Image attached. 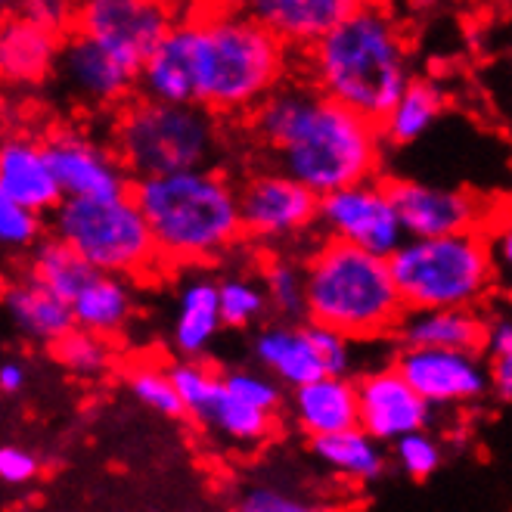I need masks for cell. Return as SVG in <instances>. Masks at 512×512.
<instances>
[{"label":"cell","mask_w":512,"mask_h":512,"mask_svg":"<svg viewBox=\"0 0 512 512\" xmlns=\"http://www.w3.org/2000/svg\"><path fill=\"white\" fill-rule=\"evenodd\" d=\"M252 131L317 199L373 180L382 162L379 128L308 84L270 90L252 112Z\"/></svg>","instance_id":"cell-1"},{"label":"cell","mask_w":512,"mask_h":512,"mask_svg":"<svg viewBox=\"0 0 512 512\" xmlns=\"http://www.w3.org/2000/svg\"><path fill=\"white\" fill-rule=\"evenodd\" d=\"M193 103L208 112L255 109L283 84L289 50L246 10H215L180 19Z\"/></svg>","instance_id":"cell-2"},{"label":"cell","mask_w":512,"mask_h":512,"mask_svg":"<svg viewBox=\"0 0 512 512\" xmlns=\"http://www.w3.org/2000/svg\"><path fill=\"white\" fill-rule=\"evenodd\" d=\"M317 90L348 112L379 125L413 81L407 41L395 16L354 4L348 16L311 47Z\"/></svg>","instance_id":"cell-3"},{"label":"cell","mask_w":512,"mask_h":512,"mask_svg":"<svg viewBox=\"0 0 512 512\" xmlns=\"http://www.w3.org/2000/svg\"><path fill=\"white\" fill-rule=\"evenodd\" d=\"M131 199L165 261H208L243 236L236 190L212 168L143 177L131 187Z\"/></svg>","instance_id":"cell-4"},{"label":"cell","mask_w":512,"mask_h":512,"mask_svg":"<svg viewBox=\"0 0 512 512\" xmlns=\"http://www.w3.org/2000/svg\"><path fill=\"white\" fill-rule=\"evenodd\" d=\"M305 317L333 333L367 342L398 329L404 308L388 274V261L351 249L339 239L320 243L301 264Z\"/></svg>","instance_id":"cell-5"},{"label":"cell","mask_w":512,"mask_h":512,"mask_svg":"<svg viewBox=\"0 0 512 512\" xmlns=\"http://www.w3.org/2000/svg\"><path fill=\"white\" fill-rule=\"evenodd\" d=\"M488 233L404 239L388 258V274L404 314L472 311L494 283Z\"/></svg>","instance_id":"cell-6"},{"label":"cell","mask_w":512,"mask_h":512,"mask_svg":"<svg viewBox=\"0 0 512 512\" xmlns=\"http://www.w3.org/2000/svg\"><path fill=\"white\" fill-rule=\"evenodd\" d=\"M218 143L215 115L196 103L165 106L140 100L115 125V159L137 180L199 171L212 162Z\"/></svg>","instance_id":"cell-7"},{"label":"cell","mask_w":512,"mask_h":512,"mask_svg":"<svg viewBox=\"0 0 512 512\" xmlns=\"http://www.w3.org/2000/svg\"><path fill=\"white\" fill-rule=\"evenodd\" d=\"M53 239L72 249L94 274L137 277L159 261L153 236L128 196L63 199L53 208Z\"/></svg>","instance_id":"cell-8"},{"label":"cell","mask_w":512,"mask_h":512,"mask_svg":"<svg viewBox=\"0 0 512 512\" xmlns=\"http://www.w3.org/2000/svg\"><path fill=\"white\" fill-rule=\"evenodd\" d=\"M317 224L329 230V236L339 239V243L360 249L376 258H391L401 243H404V230L398 221L395 205L385 190L382 180H364V184H354L345 190H336L329 196L317 199Z\"/></svg>","instance_id":"cell-9"},{"label":"cell","mask_w":512,"mask_h":512,"mask_svg":"<svg viewBox=\"0 0 512 512\" xmlns=\"http://www.w3.org/2000/svg\"><path fill=\"white\" fill-rule=\"evenodd\" d=\"M385 190L407 239L485 233V224L491 221V205L463 187H438L423 184V180H388Z\"/></svg>","instance_id":"cell-10"},{"label":"cell","mask_w":512,"mask_h":512,"mask_svg":"<svg viewBox=\"0 0 512 512\" xmlns=\"http://www.w3.org/2000/svg\"><path fill=\"white\" fill-rule=\"evenodd\" d=\"M72 22L78 28L75 35H84L143 66L149 53L171 32L174 16L168 7L146 4V0H90L75 10Z\"/></svg>","instance_id":"cell-11"},{"label":"cell","mask_w":512,"mask_h":512,"mask_svg":"<svg viewBox=\"0 0 512 512\" xmlns=\"http://www.w3.org/2000/svg\"><path fill=\"white\" fill-rule=\"evenodd\" d=\"M44 156L63 199H118L131 193V174L115 159V153L84 134H53L44 143Z\"/></svg>","instance_id":"cell-12"},{"label":"cell","mask_w":512,"mask_h":512,"mask_svg":"<svg viewBox=\"0 0 512 512\" xmlns=\"http://www.w3.org/2000/svg\"><path fill=\"white\" fill-rule=\"evenodd\" d=\"M239 224L255 239H289L317 224V196L283 171L255 174L236 190Z\"/></svg>","instance_id":"cell-13"},{"label":"cell","mask_w":512,"mask_h":512,"mask_svg":"<svg viewBox=\"0 0 512 512\" xmlns=\"http://www.w3.org/2000/svg\"><path fill=\"white\" fill-rule=\"evenodd\" d=\"M395 373L413 388L416 398H423L429 407H450L469 404L485 398L488 367L481 354H460V351H416L404 348L395 360Z\"/></svg>","instance_id":"cell-14"},{"label":"cell","mask_w":512,"mask_h":512,"mask_svg":"<svg viewBox=\"0 0 512 512\" xmlns=\"http://www.w3.org/2000/svg\"><path fill=\"white\" fill-rule=\"evenodd\" d=\"M357 388V429L376 444H395L404 435L429 432L432 407L413 395V388L391 370L367 373Z\"/></svg>","instance_id":"cell-15"},{"label":"cell","mask_w":512,"mask_h":512,"mask_svg":"<svg viewBox=\"0 0 512 512\" xmlns=\"http://www.w3.org/2000/svg\"><path fill=\"white\" fill-rule=\"evenodd\" d=\"M56 69L72 94L90 103H115L128 97L140 75V66L131 63L128 56L115 53L84 35H72L66 38V44H59Z\"/></svg>","instance_id":"cell-16"},{"label":"cell","mask_w":512,"mask_h":512,"mask_svg":"<svg viewBox=\"0 0 512 512\" xmlns=\"http://www.w3.org/2000/svg\"><path fill=\"white\" fill-rule=\"evenodd\" d=\"M0 190L35 218L50 215L63 202L44 156V143H35L32 137H10L0 143Z\"/></svg>","instance_id":"cell-17"},{"label":"cell","mask_w":512,"mask_h":512,"mask_svg":"<svg viewBox=\"0 0 512 512\" xmlns=\"http://www.w3.org/2000/svg\"><path fill=\"white\" fill-rule=\"evenodd\" d=\"M351 0H258L246 13L283 47H314L348 16Z\"/></svg>","instance_id":"cell-18"},{"label":"cell","mask_w":512,"mask_h":512,"mask_svg":"<svg viewBox=\"0 0 512 512\" xmlns=\"http://www.w3.org/2000/svg\"><path fill=\"white\" fill-rule=\"evenodd\" d=\"M292 416L308 438H323L357 429V388L342 376H320L295 388Z\"/></svg>","instance_id":"cell-19"},{"label":"cell","mask_w":512,"mask_h":512,"mask_svg":"<svg viewBox=\"0 0 512 512\" xmlns=\"http://www.w3.org/2000/svg\"><path fill=\"white\" fill-rule=\"evenodd\" d=\"M59 35L28 22L25 16H10L0 22V78L10 84H38L56 69Z\"/></svg>","instance_id":"cell-20"},{"label":"cell","mask_w":512,"mask_h":512,"mask_svg":"<svg viewBox=\"0 0 512 512\" xmlns=\"http://www.w3.org/2000/svg\"><path fill=\"white\" fill-rule=\"evenodd\" d=\"M485 326L488 323L475 311H416L401 317L398 336L404 348H416V351L481 354Z\"/></svg>","instance_id":"cell-21"},{"label":"cell","mask_w":512,"mask_h":512,"mask_svg":"<svg viewBox=\"0 0 512 512\" xmlns=\"http://www.w3.org/2000/svg\"><path fill=\"white\" fill-rule=\"evenodd\" d=\"M255 360L274 373V382L289 385V388H301L308 382H317L323 376L320 360L305 336V326L298 323H274L264 326L255 336Z\"/></svg>","instance_id":"cell-22"},{"label":"cell","mask_w":512,"mask_h":512,"mask_svg":"<svg viewBox=\"0 0 512 512\" xmlns=\"http://www.w3.org/2000/svg\"><path fill=\"white\" fill-rule=\"evenodd\" d=\"M140 90L143 100L149 103H165V106H190L193 103V78L187 66V50H184V35L174 19L171 32L165 41L149 53V59L140 66Z\"/></svg>","instance_id":"cell-23"},{"label":"cell","mask_w":512,"mask_h":512,"mask_svg":"<svg viewBox=\"0 0 512 512\" xmlns=\"http://www.w3.org/2000/svg\"><path fill=\"white\" fill-rule=\"evenodd\" d=\"M69 311H72L75 329H84V333H94L100 339L112 336L131 317V289L118 277L94 274L84 283V289L72 298Z\"/></svg>","instance_id":"cell-24"},{"label":"cell","mask_w":512,"mask_h":512,"mask_svg":"<svg viewBox=\"0 0 512 512\" xmlns=\"http://www.w3.org/2000/svg\"><path fill=\"white\" fill-rule=\"evenodd\" d=\"M441 112H444V90L429 78H413L376 128L382 143L410 146L438 122Z\"/></svg>","instance_id":"cell-25"},{"label":"cell","mask_w":512,"mask_h":512,"mask_svg":"<svg viewBox=\"0 0 512 512\" xmlns=\"http://www.w3.org/2000/svg\"><path fill=\"white\" fill-rule=\"evenodd\" d=\"M221 329L218 317V280L193 277L180 292V314L174 323V348L184 357H199L215 342Z\"/></svg>","instance_id":"cell-26"},{"label":"cell","mask_w":512,"mask_h":512,"mask_svg":"<svg viewBox=\"0 0 512 512\" xmlns=\"http://www.w3.org/2000/svg\"><path fill=\"white\" fill-rule=\"evenodd\" d=\"M4 308L25 336L47 342V345H53L56 339H63L69 329H75L66 301H59L56 295H50L32 280L10 286L4 295Z\"/></svg>","instance_id":"cell-27"},{"label":"cell","mask_w":512,"mask_h":512,"mask_svg":"<svg viewBox=\"0 0 512 512\" xmlns=\"http://www.w3.org/2000/svg\"><path fill=\"white\" fill-rule=\"evenodd\" d=\"M311 450H314V457L326 469H333L342 478L360 481V485L376 481L385 472V450H382V444H376L370 435H364L360 429L311 438Z\"/></svg>","instance_id":"cell-28"},{"label":"cell","mask_w":512,"mask_h":512,"mask_svg":"<svg viewBox=\"0 0 512 512\" xmlns=\"http://www.w3.org/2000/svg\"><path fill=\"white\" fill-rule=\"evenodd\" d=\"M94 277L90 270L72 249H66L59 239H38L32 252V283L56 295L59 301L72 305V298L84 289V283Z\"/></svg>","instance_id":"cell-29"},{"label":"cell","mask_w":512,"mask_h":512,"mask_svg":"<svg viewBox=\"0 0 512 512\" xmlns=\"http://www.w3.org/2000/svg\"><path fill=\"white\" fill-rule=\"evenodd\" d=\"M199 423H205L208 429L221 432L224 438L230 441H243V444H255L261 438L270 435V429H274V416H267L243 401L230 398L224 385L212 395V401H208L202 407V413L196 416Z\"/></svg>","instance_id":"cell-30"},{"label":"cell","mask_w":512,"mask_h":512,"mask_svg":"<svg viewBox=\"0 0 512 512\" xmlns=\"http://www.w3.org/2000/svg\"><path fill=\"white\" fill-rule=\"evenodd\" d=\"M267 311V298L258 280L252 277H224L218 280V317L221 326H233L243 329L249 323H255L261 314Z\"/></svg>","instance_id":"cell-31"},{"label":"cell","mask_w":512,"mask_h":512,"mask_svg":"<svg viewBox=\"0 0 512 512\" xmlns=\"http://www.w3.org/2000/svg\"><path fill=\"white\" fill-rule=\"evenodd\" d=\"M53 357L75 376H100L109 367V345L106 339L84 333V329H69L63 339L53 342Z\"/></svg>","instance_id":"cell-32"},{"label":"cell","mask_w":512,"mask_h":512,"mask_svg":"<svg viewBox=\"0 0 512 512\" xmlns=\"http://www.w3.org/2000/svg\"><path fill=\"white\" fill-rule=\"evenodd\" d=\"M264 298L267 308H274L280 317L295 320L305 317V277H301V267L292 261H274L264 270Z\"/></svg>","instance_id":"cell-33"},{"label":"cell","mask_w":512,"mask_h":512,"mask_svg":"<svg viewBox=\"0 0 512 512\" xmlns=\"http://www.w3.org/2000/svg\"><path fill=\"white\" fill-rule=\"evenodd\" d=\"M168 379H171V388H174L180 407H184V413H190V416H199L202 407L212 401V395L221 388V376L212 373L208 367H202V364H196V360L174 364Z\"/></svg>","instance_id":"cell-34"},{"label":"cell","mask_w":512,"mask_h":512,"mask_svg":"<svg viewBox=\"0 0 512 512\" xmlns=\"http://www.w3.org/2000/svg\"><path fill=\"white\" fill-rule=\"evenodd\" d=\"M221 385L230 398L243 401L267 416H274L280 401H283V391L274 379H267L261 373H252V370H233L227 376H221Z\"/></svg>","instance_id":"cell-35"},{"label":"cell","mask_w":512,"mask_h":512,"mask_svg":"<svg viewBox=\"0 0 512 512\" xmlns=\"http://www.w3.org/2000/svg\"><path fill=\"white\" fill-rule=\"evenodd\" d=\"M128 388L134 391V398L143 407L156 410L162 416H180V413H184V407H180L174 388H171L168 373H162L156 367H137V370H131L128 373Z\"/></svg>","instance_id":"cell-36"},{"label":"cell","mask_w":512,"mask_h":512,"mask_svg":"<svg viewBox=\"0 0 512 512\" xmlns=\"http://www.w3.org/2000/svg\"><path fill=\"white\" fill-rule=\"evenodd\" d=\"M305 336L320 360L323 376H342L348 379L351 367H354V342L333 333V329L317 326V323H305Z\"/></svg>","instance_id":"cell-37"},{"label":"cell","mask_w":512,"mask_h":512,"mask_svg":"<svg viewBox=\"0 0 512 512\" xmlns=\"http://www.w3.org/2000/svg\"><path fill=\"white\" fill-rule=\"evenodd\" d=\"M395 463L410 478H429L441 469V447L432 432H413L395 441Z\"/></svg>","instance_id":"cell-38"},{"label":"cell","mask_w":512,"mask_h":512,"mask_svg":"<svg viewBox=\"0 0 512 512\" xmlns=\"http://www.w3.org/2000/svg\"><path fill=\"white\" fill-rule=\"evenodd\" d=\"M38 236H41V218L19 208L4 190H0V246L25 249V246H35Z\"/></svg>","instance_id":"cell-39"},{"label":"cell","mask_w":512,"mask_h":512,"mask_svg":"<svg viewBox=\"0 0 512 512\" xmlns=\"http://www.w3.org/2000/svg\"><path fill=\"white\" fill-rule=\"evenodd\" d=\"M239 512H326V509L301 497H289L277 488H252L243 497V503H239Z\"/></svg>","instance_id":"cell-40"},{"label":"cell","mask_w":512,"mask_h":512,"mask_svg":"<svg viewBox=\"0 0 512 512\" xmlns=\"http://www.w3.org/2000/svg\"><path fill=\"white\" fill-rule=\"evenodd\" d=\"M41 463L35 454H28L22 447H0V478L10 485H25L38 475Z\"/></svg>","instance_id":"cell-41"},{"label":"cell","mask_w":512,"mask_h":512,"mask_svg":"<svg viewBox=\"0 0 512 512\" xmlns=\"http://www.w3.org/2000/svg\"><path fill=\"white\" fill-rule=\"evenodd\" d=\"M22 16L28 22L47 28V32H53V35H59V28H66L72 22V13L63 4H28Z\"/></svg>","instance_id":"cell-42"},{"label":"cell","mask_w":512,"mask_h":512,"mask_svg":"<svg viewBox=\"0 0 512 512\" xmlns=\"http://www.w3.org/2000/svg\"><path fill=\"white\" fill-rule=\"evenodd\" d=\"M491 360H503V357H512V323L509 317H497L494 323L485 326V345Z\"/></svg>","instance_id":"cell-43"},{"label":"cell","mask_w":512,"mask_h":512,"mask_svg":"<svg viewBox=\"0 0 512 512\" xmlns=\"http://www.w3.org/2000/svg\"><path fill=\"white\" fill-rule=\"evenodd\" d=\"M488 385L500 395V401L512 398V357L503 360H488Z\"/></svg>","instance_id":"cell-44"},{"label":"cell","mask_w":512,"mask_h":512,"mask_svg":"<svg viewBox=\"0 0 512 512\" xmlns=\"http://www.w3.org/2000/svg\"><path fill=\"white\" fill-rule=\"evenodd\" d=\"M22 385H25V370L19 364H4V367H0V391L13 395V391H19Z\"/></svg>","instance_id":"cell-45"}]
</instances>
